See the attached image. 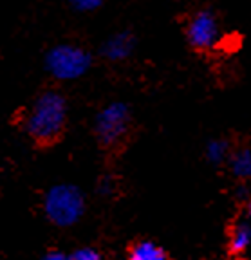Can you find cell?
<instances>
[{
    "instance_id": "8",
    "label": "cell",
    "mask_w": 251,
    "mask_h": 260,
    "mask_svg": "<svg viewBox=\"0 0 251 260\" xmlns=\"http://www.w3.org/2000/svg\"><path fill=\"white\" fill-rule=\"evenodd\" d=\"M230 170L240 181L251 179V148L242 146L230 155Z\"/></svg>"
},
{
    "instance_id": "3",
    "label": "cell",
    "mask_w": 251,
    "mask_h": 260,
    "mask_svg": "<svg viewBox=\"0 0 251 260\" xmlns=\"http://www.w3.org/2000/svg\"><path fill=\"white\" fill-rule=\"evenodd\" d=\"M92 65V56L80 45L60 44L45 54V69L60 81H73L81 78Z\"/></svg>"
},
{
    "instance_id": "11",
    "label": "cell",
    "mask_w": 251,
    "mask_h": 260,
    "mask_svg": "<svg viewBox=\"0 0 251 260\" xmlns=\"http://www.w3.org/2000/svg\"><path fill=\"white\" fill-rule=\"evenodd\" d=\"M69 2L73 4L74 9H78V11H83V13L94 11V9H98L100 6L103 4V0H69Z\"/></svg>"
},
{
    "instance_id": "4",
    "label": "cell",
    "mask_w": 251,
    "mask_h": 260,
    "mask_svg": "<svg viewBox=\"0 0 251 260\" xmlns=\"http://www.w3.org/2000/svg\"><path fill=\"white\" fill-rule=\"evenodd\" d=\"M130 109L127 103L114 102L103 107L94 121V132L103 146H116L123 141L130 128Z\"/></svg>"
},
{
    "instance_id": "9",
    "label": "cell",
    "mask_w": 251,
    "mask_h": 260,
    "mask_svg": "<svg viewBox=\"0 0 251 260\" xmlns=\"http://www.w3.org/2000/svg\"><path fill=\"white\" fill-rule=\"evenodd\" d=\"M130 260H168L166 253L163 248H159L158 244L143 240V242L134 244V248L130 249Z\"/></svg>"
},
{
    "instance_id": "13",
    "label": "cell",
    "mask_w": 251,
    "mask_h": 260,
    "mask_svg": "<svg viewBox=\"0 0 251 260\" xmlns=\"http://www.w3.org/2000/svg\"><path fill=\"white\" fill-rule=\"evenodd\" d=\"M114 181L110 177H103L102 181H100V184H98V190H100V193L105 195V197H109L110 193L114 191Z\"/></svg>"
},
{
    "instance_id": "1",
    "label": "cell",
    "mask_w": 251,
    "mask_h": 260,
    "mask_svg": "<svg viewBox=\"0 0 251 260\" xmlns=\"http://www.w3.org/2000/svg\"><path fill=\"white\" fill-rule=\"evenodd\" d=\"M67 123V102L56 90H45L33 102L25 116V132L38 145H51Z\"/></svg>"
},
{
    "instance_id": "12",
    "label": "cell",
    "mask_w": 251,
    "mask_h": 260,
    "mask_svg": "<svg viewBox=\"0 0 251 260\" xmlns=\"http://www.w3.org/2000/svg\"><path fill=\"white\" fill-rule=\"evenodd\" d=\"M69 260H102V256L92 248H81L69 255Z\"/></svg>"
},
{
    "instance_id": "15",
    "label": "cell",
    "mask_w": 251,
    "mask_h": 260,
    "mask_svg": "<svg viewBox=\"0 0 251 260\" xmlns=\"http://www.w3.org/2000/svg\"><path fill=\"white\" fill-rule=\"evenodd\" d=\"M246 215H247V220L251 222V199H249V203H247V206H246Z\"/></svg>"
},
{
    "instance_id": "7",
    "label": "cell",
    "mask_w": 251,
    "mask_h": 260,
    "mask_svg": "<svg viewBox=\"0 0 251 260\" xmlns=\"http://www.w3.org/2000/svg\"><path fill=\"white\" fill-rule=\"evenodd\" d=\"M230 251L233 255H240L251 246V222L249 220H239L230 232Z\"/></svg>"
},
{
    "instance_id": "10",
    "label": "cell",
    "mask_w": 251,
    "mask_h": 260,
    "mask_svg": "<svg viewBox=\"0 0 251 260\" xmlns=\"http://www.w3.org/2000/svg\"><path fill=\"white\" fill-rule=\"evenodd\" d=\"M230 155V143L226 139H211L206 145V159L211 165H223Z\"/></svg>"
},
{
    "instance_id": "2",
    "label": "cell",
    "mask_w": 251,
    "mask_h": 260,
    "mask_svg": "<svg viewBox=\"0 0 251 260\" xmlns=\"http://www.w3.org/2000/svg\"><path fill=\"white\" fill-rule=\"evenodd\" d=\"M47 219L60 228H69L81 219L85 211V195L74 184H56L49 188L44 199Z\"/></svg>"
},
{
    "instance_id": "16",
    "label": "cell",
    "mask_w": 251,
    "mask_h": 260,
    "mask_svg": "<svg viewBox=\"0 0 251 260\" xmlns=\"http://www.w3.org/2000/svg\"><path fill=\"white\" fill-rule=\"evenodd\" d=\"M175 2H186V0H175Z\"/></svg>"
},
{
    "instance_id": "5",
    "label": "cell",
    "mask_w": 251,
    "mask_h": 260,
    "mask_svg": "<svg viewBox=\"0 0 251 260\" xmlns=\"http://www.w3.org/2000/svg\"><path fill=\"white\" fill-rule=\"evenodd\" d=\"M186 38L197 51H208L215 47L221 38V29L217 16L210 9H201L194 13L186 24Z\"/></svg>"
},
{
    "instance_id": "6",
    "label": "cell",
    "mask_w": 251,
    "mask_h": 260,
    "mask_svg": "<svg viewBox=\"0 0 251 260\" xmlns=\"http://www.w3.org/2000/svg\"><path fill=\"white\" fill-rule=\"evenodd\" d=\"M134 47H136V38L130 31H119L107 38L105 44L102 45V54L103 58L110 61H121L132 54Z\"/></svg>"
},
{
    "instance_id": "14",
    "label": "cell",
    "mask_w": 251,
    "mask_h": 260,
    "mask_svg": "<svg viewBox=\"0 0 251 260\" xmlns=\"http://www.w3.org/2000/svg\"><path fill=\"white\" fill-rule=\"evenodd\" d=\"M42 260H69V256L65 255V253H61V251H49V253H45L44 256H42Z\"/></svg>"
}]
</instances>
